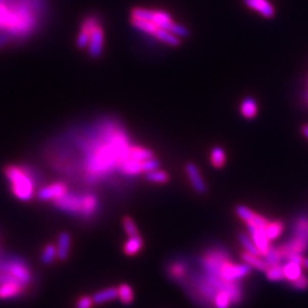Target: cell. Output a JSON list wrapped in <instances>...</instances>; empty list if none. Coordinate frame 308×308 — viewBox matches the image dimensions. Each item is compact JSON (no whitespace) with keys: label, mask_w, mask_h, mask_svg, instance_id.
I'll use <instances>...</instances> for the list:
<instances>
[{"label":"cell","mask_w":308,"mask_h":308,"mask_svg":"<svg viewBox=\"0 0 308 308\" xmlns=\"http://www.w3.org/2000/svg\"><path fill=\"white\" fill-rule=\"evenodd\" d=\"M85 151L84 179L88 184H94L102 177H106L111 170H121L129 160V143L127 135L113 122H105L103 131L97 138H87L81 141Z\"/></svg>","instance_id":"1"},{"label":"cell","mask_w":308,"mask_h":308,"mask_svg":"<svg viewBox=\"0 0 308 308\" xmlns=\"http://www.w3.org/2000/svg\"><path fill=\"white\" fill-rule=\"evenodd\" d=\"M4 174L11 183L13 194L21 201H30L34 197V188L40 182V175L31 165L8 164L4 168Z\"/></svg>","instance_id":"2"},{"label":"cell","mask_w":308,"mask_h":308,"mask_svg":"<svg viewBox=\"0 0 308 308\" xmlns=\"http://www.w3.org/2000/svg\"><path fill=\"white\" fill-rule=\"evenodd\" d=\"M251 267L244 264H235L232 263L231 259H226L223 262V264L219 266L218 271L216 273L217 277H221L222 280L227 282H239L242 280L244 276H247L250 274Z\"/></svg>","instance_id":"3"},{"label":"cell","mask_w":308,"mask_h":308,"mask_svg":"<svg viewBox=\"0 0 308 308\" xmlns=\"http://www.w3.org/2000/svg\"><path fill=\"white\" fill-rule=\"evenodd\" d=\"M82 201H84V193L67 192L62 198L53 201V203L61 211L72 215V216L80 217L82 211Z\"/></svg>","instance_id":"4"},{"label":"cell","mask_w":308,"mask_h":308,"mask_svg":"<svg viewBox=\"0 0 308 308\" xmlns=\"http://www.w3.org/2000/svg\"><path fill=\"white\" fill-rule=\"evenodd\" d=\"M277 250L280 252L282 260H286L291 255H302L308 250V240L292 236V239L277 247Z\"/></svg>","instance_id":"5"},{"label":"cell","mask_w":308,"mask_h":308,"mask_svg":"<svg viewBox=\"0 0 308 308\" xmlns=\"http://www.w3.org/2000/svg\"><path fill=\"white\" fill-rule=\"evenodd\" d=\"M67 192V185L64 182H55L39 188L36 194L39 201H55Z\"/></svg>","instance_id":"6"},{"label":"cell","mask_w":308,"mask_h":308,"mask_svg":"<svg viewBox=\"0 0 308 308\" xmlns=\"http://www.w3.org/2000/svg\"><path fill=\"white\" fill-rule=\"evenodd\" d=\"M246 225H247V229H248L249 235H250V238L252 239L253 243L256 244V247L259 250V252H260V255L262 256L265 255L268 249L272 247L271 241L268 240V238L266 235L265 228L256 227L251 224H246Z\"/></svg>","instance_id":"7"},{"label":"cell","mask_w":308,"mask_h":308,"mask_svg":"<svg viewBox=\"0 0 308 308\" xmlns=\"http://www.w3.org/2000/svg\"><path fill=\"white\" fill-rule=\"evenodd\" d=\"M185 173H186L189 183L192 185V187L194 188L195 192H198L199 194L207 193L208 191L207 184H205L201 174H200L197 164L193 162H187L185 164Z\"/></svg>","instance_id":"8"},{"label":"cell","mask_w":308,"mask_h":308,"mask_svg":"<svg viewBox=\"0 0 308 308\" xmlns=\"http://www.w3.org/2000/svg\"><path fill=\"white\" fill-rule=\"evenodd\" d=\"M104 50V31L103 28L97 26L90 34L89 43H88V54L92 58H99Z\"/></svg>","instance_id":"9"},{"label":"cell","mask_w":308,"mask_h":308,"mask_svg":"<svg viewBox=\"0 0 308 308\" xmlns=\"http://www.w3.org/2000/svg\"><path fill=\"white\" fill-rule=\"evenodd\" d=\"M100 210V200L97 195L94 193H85L84 201H82V211L80 218H84L85 221L94 218Z\"/></svg>","instance_id":"10"},{"label":"cell","mask_w":308,"mask_h":308,"mask_svg":"<svg viewBox=\"0 0 308 308\" xmlns=\"http://www.w3.org/2000/svg\"><path fill=\"white\" fill-rule=\"evenodd\" d=\"M244 5L252 11L260 14L265 18H273L275 16V8L270 0H243Z\"/></svg>","instance_id":"11"},{"label":"cell","mask_w":308,"mask_h":308,"mask_svg":"<svg viewBox=\"0 0 308 308\" xmlns=\"http://www.w3.org/2000/svg\"><path fill=\"white\" fill-rule=\"evenodd\" d=\"M27 290V287L19 283H4L0 286V299L8 300L22 296Z\"/></svg>","instance_id":"12"},{"label":"cell","mask_w":308,"mask_h":308,"mask_svg":"<svg viewBox=\"0 0 308 308\" xmlns=\"http://www.w3.org/2000/svg\"><path fill=\"white\" fill-rule=\"evenodd\" d=\"M71 248V236L67 232H62L57 238V244H56V251H57V258L60 260L64 262L68 257Z\"/></svg>","instance_id":"13"},{"label":"cell","mask_w":308,"mask_h":308,"mask_svg":"<svg viewBox=\"0 0 308 308\" xmlns=\"http://www.w3.org/2000/svg\"><path fill=\"white\" fill-rule=\"evenodd\" d=\"M168 275L173 278V280L177 282H182L183 280L187 277V272H188V266L187 264L182 260L174 262L171 265L168 267Z\"/></svg>","instance_id":"14"},{"label":"cell","mask_w":308,"mask_h":308,"mask_svg":"<svg viewBox=\"0 0 308 308\" xmlns=\"http://www.w3.org/2000/svg\"><path fill=\"white\" fill-rule=\"evenodd\" d=\"M241 259L247 264V265L250 266L251 268H255L257 271L260 272H265L268 267V264L262 256L258 255H252V253H249L247 251H243L241 253Z\"/></svg>","instance_id":"15"},{"label":"cell","mask_w":308,"mask_h":308,"mask_svg":"<svg viewBox=\"0 0 308 308\" xmlns=\"http://www.w3.org/2000/svg\"><path fill=\"white\" fill-rule=\"evenodd\" d=\"M292 236L308 240V215H301L292 225Z\"/></svg>","instance_id":"16"},{"label":"cell","mask_w":308,"mask_h":308,"mask_svg":"<svg viewBox=\"0 0 308 308\" xmlns=\"http://www.w3.org/2000/svg\"><path fill=\"white\" fill-rule=\"evenodd\" d=\"M143 247H144V241L138 234V235L128 238V240H127L126 243L124 244V252L127 256L133 257L136 256L138 252H140Z\"/></svg>","instance_id":"17"},{"label":"cell","mask_w":308,"mask_h":308,"mask_svg":"<svg viewBox=\"0 0 308 308\" xmlns=\"http://www.w3.org/2000/svg\"><path fill=\"white\" fill-rule=\"evenodd\" d=\"M153 36L155 37L156 40L163 42V43H165V45L171 46V47H178L180 43H182L180 38L175 36V34L171 33L170 31L164 30V29H161V28H159L158 30L155 31Z\"/></svg>","instance_id":"18"},{"label":"cell","mask_w":308,"mask_h":308,"mask_svg":"<svg viewBox=\"0 0 308 308\" xmlns=\"http://www.w3.org/2000/svg\"><path fill=\"white\" fill-rule=\"evenodd\" d=\"M240 111H241V114L246 119L255 118L258 113V104L256 100L252 99V97H246L241 103Z\"/></svg>","instance_id":"19"},{"label":"cell","mask_w":308,"mask_h":308,"mask_svg":"<svg viewBox=\"0 0 308 308\" xmlns=\"http://www.w3.org/2000/svg\"><path fill=\"white\" fill-rule=\"evenodd\" d=\"M283 273H285L286 280L292 282L302 275V265L296 262H287L283 265Z\"/></svg>","instance_id":"20"},{"label":"cell","mask_w":308,"mask_h":308,"mask_svg":"<svg viewBox=\"0 0 308 308\" xmlns=\"http://www.w3.org/2000/svg\"><path fill=\"white\" fill-rule=\"evenodd\" d=\"M118 298V288H106L104 290H101L99 292H96L94 296H92V300H94V304H104V302L107 301H112Z\"/></svg>","instance_id":"21"},{"label":"cell","mask_w":308,"mask_h":308,"mask_svg":"<svg viewBox=\"0 0 308 308\" xmlns=\"http://www.w3.org/2000/svg\"><path fill=\"white\" fill-rule=\"evenodd\" d=\"M154 152L150 149L141 148V146H130L129 149V159L143 162L150 158H153Z\"/></svg>","instance_id":"22"},{"label":"cell","mask_w":308,"mask_h":308,"mask_svg":"<svg viewBox=\"0 0 308 308\" xmlns=\"http://www.w3.org/2000/svg\"><path fill=\"white\" fill-rule=\"evenodd\" d=\"M130 24L136 29V30H139L141 32L151 34V36H153L155 31L159 29L158 26H155L153 22L148 21V19L130 18Z\"/></svg>","instance_id":"23"},{"label":"cell","mask_w":308,"mask_h":308,"mask_svg":"<svg viewBox=\"0 0 308 308\" xmlns=\"http://www.w3.org/2000/svg\"><path fill=\"white\" fill-rule=\"evenodd\" d=\"M283 229H285V225H283L281 221H273L268 222L265 227V232L268 240H270V241H274V240L281 236Z\"/></svg>","instance_id":"24"},{"label":"cell","mask_w":308,"mask_h":308,"mask_svg":"<svg viewBox=\"0 0 308 308\" xmlns=\"http://www.w3.org/2000/svg\"><path fill=\"white\" fill-rule=\"evenodd\" d=\"M210 161L215 168H223L226 163V154L222 146H215L210 153Z\"/></svg>","instance_id":"25"},{"label":"cell","mask_w":308,"mask_h":308,"mask_svg":"<svg viewBox=\"0 0 308 308\" xmlns=\"http://www.w3.org/2000/svg\"><path fill=\"white\" fill-rule=\"evenodd\" d=\"M238 239H239L240 244H241L242 248L244 249V251H247L249 253H252V255L262 256L260 252H259V250H258L257 247H256V244L253 243V241H252V239L250 238V235H247L246 233H239Z\"/></svg>","instance_id":"26"},{"label":"cell","mask_w":308,"mask_h":308,"mask_svg":"<svg viewBox=\"0 0 308 308\" xmlns=\"http://www.w3.org/2000/svg\"><path fill=\"white\" fill-rule=\"evenodd\" d=\"M145 179L150 183H155V184H165L169 182V174L165 173L162 170H153L150 173L145 174Z\"/></svg>","instance_id":"27"},{"label":"cell","mask_w":308,"mask_h":308,"mask_svg":"<svg viewBox=\"0 0 308 308\" xmlns=\"http://www.w3.org/2000/svg\"><path fill=\"white\" fill-rule=\"evenodd\" d=\"M265 273H266V277L272 282H280L286 280L285 273H283V266L281 264L268 266Z\"/></svg>","instance_id":"28"},{"label":"cell","mask_w":308,"mask_h":308,"mask_svg":"<svg viewBox=\"0 0 308 308\" xmlns=\"http://www.w3.org/2000/svg\"><path fill=\"white\" fill-rule=\"evenodd\" d=\"M118 298L122 304L130 305L135 299L134 291H133V289H131V287L129 285H126V283L121 285L118 288Z\"/></svg>","instance_id":"29"},{"label":"cell","mask_w":308,"mask_h":308,"mask_svg":"<svg viewBox=\"0 0 308 308\" xmlns=\"http://www.w3.org/2000/svg\"><path fill=\"white\" fill-rule=\"evenodd\" d=\"M57 258V251H56V246L55 244H47V246L43 248L42 253H41V263L43 265H51L55 259Z\"/></svg>","instance_id":"30"},{"label":"cell","mask_w":308,"mask_h":308,"mask_svg":"<svg viewBox=\"0 0 308 308\" xmlns=\"http://www.w3.org/2000/svg\"><path fill=\"white\" fill-rule=\"evenodd\" d=\"M235 214L236 216L242 219V221L244 223H250L253 221V218H255L256 216V212L253 211V210H251L250 208H248L247 205H243V204H239L235 207Z\"/></svg>","instance_id":"31"},{"label":"cell","mask_w":308,"mask_h":308,"mask_svg":"<svg viewBox=\"0 0 308 308\" xmlns=\"http://www.w3.org/2000/svg\"><path fill=\"white\" fill-rule=\"evenodd\" d=\"M264 259H265L266 263L268 264V266L272 265H277V264H280L282 262V257L280 255V252H278L277 248H273L271 247L268 250L266 251L265 255H263Z\"/></svg>","instance_id":"32"},{"label":"cell","mask_w":308,"mask_h":308,"mask_svg":"<svg viewBox=\"0 0 308 308\" xmlns=\"http://www.w3.org/2000/svg\"><path fill=\"white\" fill-rule=\"evenodd\" d=\"M122 226H124V231L127 235H128V238L138 235L139 234L138 227L136 226L134 219L128 216H126V217H124V219H122Z\"/></svg>","instance_id":"33"},{"label":"cell","mask_w":308,"mask_h":308,"mask_svg":"<svg viewBox=\"0 0 308 308\" xmlns=\"http://www.w3.org/2000/svg\"><path fill=\"white\" fill-rule=\"evenodd\" d=\"M159 167H160V161L156 158H154V156L141 162V171H143V173H150V171L159 169Z\"/></svg>","instance_id":"34"},{"label":"cell","mask_w":308,"mask_h":308,"mask_svg":"<svg viewBox=\"0 0 308 308\" xmlns=\"http://www.w3.org/2000/svg\"><path fill=\"white\" fill-rule=\"evenodd\" d=\"M290 283H291V287L293 288V289L300 290V291L306 290L307 288H308V277L306 275H304V274H302V275L298 277L297 280L292 281Z\"/></svg>","instance_id":"35"},{"label":"cell","mask_w":308,"mask_h":308,"mask_svg":"<svg viewBox=\"0 0 308 308\" xmlns=\"http://www.w3.org/2000/svg\"><path fill=\"white\" fill-rule=\"evenodd\" d=\"M89 39H90V34L87 33L85 31H80V33L78 34L77 37V47L79 48V50H84V48L88 47V43H89Z\"/></svg>","instance_id":"36"},{"label":"cell","mask_w":308,"mask_h":308,"mask_svg":"<svg viewBox=\"0 0 308 308\" xmlns=\"http://www.w3.org/2000/svg\"><path fill=\"white\" fill-rule=\"evenodd\" d=\"M92 305H94V300H92V297L84 296V297L79 298V300L77 301L76 308H91Z\"/></svg>","instance_id":"37"},{"label":"cell","mask_w":308,"mask_h":308,"mask_svg":"<svg viewBox=\"0 0 308 308\" xmlns=\"http://www.w3.org/2000/svg\"><path fill=\"white\" fill-rule=\"evenodd\" d=\"M13 39V37L11 36V33H8L6 31L0 32V48L4 47L5 45H7V43L11 41Z\"/></svg>","instance_id":"38"},{"label":"cell","mask_w":308,"mask_h":308,"mask_svg":"<svg viewBox=\"0 0 308 308\" xmlns=\"http://www.w3.org/2000/svg\"><path fill=\"white\" fill-rule=\"evenodd\" d=\"M301 134L308 139V125H304L301 127Z\"/></svg>","instance_id":"39"},{"label":"cell","mask_w":308,"mask_h":308,"mask_svg":"<svg viewBox=\"0 0 308 308\" xmlns=\"http://www.w3.org/2000/svg\"><path fill=\"white\" fill-rule=\"evenodd\" d=\"M302 266L306 267L308 270V258H304V260H302Z\"/></svg>","instance_id":"40"}]
</instances>
